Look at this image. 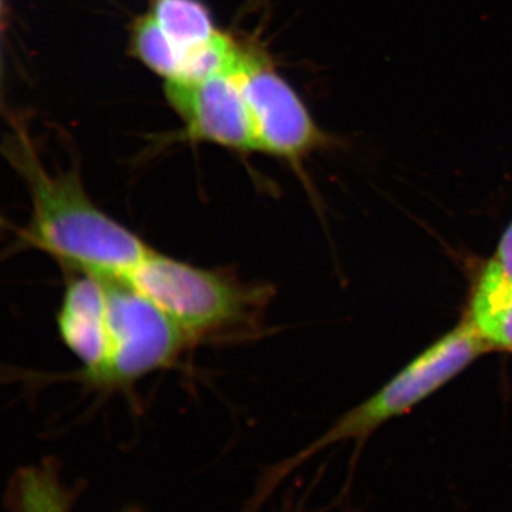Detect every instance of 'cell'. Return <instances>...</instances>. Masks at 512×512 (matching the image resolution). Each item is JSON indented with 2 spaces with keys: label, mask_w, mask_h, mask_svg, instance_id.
Returning <instances> with one entry per match:
<instances>
[{
  "label": "cell",
  "mask_w": 512,
  "mask_h": 512,
  "mask_svg": "<svg viewBox=\"0 0 512 512\" xmlns=\"http://www.w3.org/2000/svg\"><path fill=\"white\" fill-rule=\"evenodd\" d=\"M130 50L151 72L165 82H177L181 76V62L177 52L150 13L138 16L130 29Z\"/></svg>",
  "instance_id": "10"
},
{
  "label": "cell",
  "mask_w": 512,
  "mask_h": 512,
  "mask_svg": "<svg viewBox=\"0 0 512 512\" xmlns=\"http://www.w3.org/2000/svg\"><path fill=\"white\" fill-rule=\"evenodd\" d=\"M512 306V222L481 272L467 318L478 325Z\"/></svg>",
  "instance_id": "9"
},
{
  "label": "cell",
  "mask_w": 512,
  "mask_h": 512,
  "mask_svg": "<svg viewBox=\"0 0 512 512\" xmlns=\"http://www.w3.org/2000/svg\"><path fill=\"white\" fill-rule=\"evenodd\" d=\"M6 157L28 185L32 217L16 232L5 255L45 252L64 272L126 279L151 248L136 232L101 210L84 190L77 171L50 174L25 141L6 148Z\"/></svg>",
  "instance_id": "1"
},
{
  "label": "cell",
  "mask_w": 512,
  "mask_h": 512,
  "mask_svg": "<svg viewBox=\"0 0 512 512\" xmlns=\"http://www.w3.org/2000/svg\"><path fill=\"white\" fill-rule=\"evenodd\" d=\"M491 348L512 350V306L476 325Z\"/></svg>",
  "instance_id": "11"
},
{
  "label": "cell",
  "mask_w": 512,
  "mask_h": 512,
  "mask_svg": "<svg viewBox=\"0 0 512 512\" xmlns=\"http://www.w3.org/2000/svg\"><path fill=\"white\" fill-rule=\"evenodd\" d=\"M126 279L177 323L191 346L256 338L274 298L271 285L242 281L156 249Z\"/></svg>",
  "instance_id": "2"
},
{
  "label": "cell",
  "mask_w": 512,
  "mask_h": 512,
  "mask_svg": "<svg viewBox=\"0 0 512 512\" xmlns=\"http://www.w3.org/2000/svg\"><path fill=\"white\" fill-rule=\"evenodd\" d=\"M490 350L493 348L478 332L476 325L470 319H464L457 328L400 370L379 392L343 414L318 440L272 468L247 512H254L276 485L320 451L343 441L363 443L373 431L387 421L409 413Z\"/></svg>",
  "instance_id": "3"
},
{
  "label": "cell",
  "mask_w": 512,
  "mask_h": 512,
  "mask_svg": "<svg viewBox=\"0 0 512 512\" xmlns=\"http://www.w3.org/2000/svg\"><path fill=\"white\" fill-rule=\"evenodd\" d=\"M79 488L64 484L53 458L20 468L10 480L6 504L12 512H72Z\"/></svg>",
  "instance_id": "8"
},
{
  "label": "cell",
  "mask_w": 512,
  "mask_h": 512,
  "mask_svg": "<svg viewBox=\"0 0 512 512\" xmlns=\"http://www.w3.org/2000/svg\"><path fill=\"white\" fill-rule=\"evenodd\" d=\"M10 231V224L8 220H6L5 217H3L2 214H0V238L3 237V235L8 234Z\"/></svg>",
  "instance_id": "12"
},
{
  "label": "cell",
  "mask_w": 512,
  "mask_h": 512,
  "mask_svg": "<svg viewBox=\"0 0 512 512\" xmlns=\"http://www.w3.org/2000/svg\"><path fill=\"white\" fill-rule=\"evenodd\" d=\"M235 73L254 124L256 151L301 170L302 161L313 151L332 144V138L320 130L301 96L261 47L242 45Z\"/></svg>",
  "instance_id": "5"
},
{
  "label": "cell",
  "mask_w": 512,
  "mask_h": 512,
  "mask_svg": "<svg viewBox=\"0 0 512 512\" xmlns=\"http://www.w3.org/2000/svg\"><path fill=\"white\" fill-rule=\"evenodd\" d=\"M57 332L80 370L66 376L32 375L35 379L72 380L84 384L100 372L109 352V296L106 276L66 272L56 316Z\"/></svg>",
  "instance_id": "7"
},
{
  "label": "cell",
  "mask_w": 512,
  "mask_h": 512,
  "mask_svg": "<svg viewBox=\"0 0 512 512\" xmlns=\"http://www.w3.org/2000/svg\"><path fill=\"white\" fill-rule=\"evenodd\" d=\"M235 64L207 79L167 82L165 96L183 121L188 140L217 144L237 153H252L256 151L254 124Z\"/></svg>",
  "instance_id": "6"
},
{
  "label": "cell",
  "mask_w": 512,
  "mask_h": 512,
  "mask_svg": "<svg viewBox=\"0 0 512 512\" xmlns=\"http://www.w3.org/2000/svg\"><path fill=\"white\" fill-rule=\"evenodd\" d=\"M107 279L109 352L87 389L113 393L131 389L144 377L168 369L191 348L170 316L127 279Z\"/></svg>",
  "instance_id": "4"
}]
</instances>
